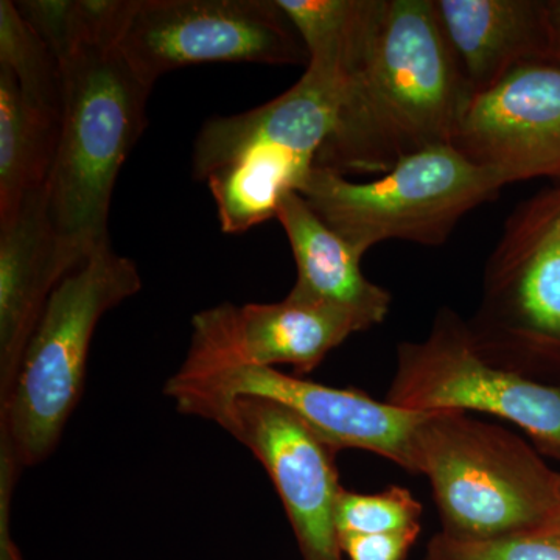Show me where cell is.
Instances as JSON below:
<instances>
[{"label": "cell", "instance_id": "17", "mask_svg": "<svg viewBox=\"0 0 560 560\" xmlns=\"http://www.w3.org/2000/svg\"><path fill=\"white\" fill-rule=\"evenodd\" d=\"M61 117L28 101L0 68V223L9 221L49 179Z\"/></svg>", "mask_w": 560, "mask_h": 560}, {"label": "cell", "instance_id": "12", "mask_svg": "<svg viewBox=\"0 0 560 560\" xmlns=\"http://www.w3.org/2000/svg\"><path fill=\"white\" fill-rule=\"evenodd\" d=\"M184 415L235 397H264L289 408L327 444L359 448L415 474V442L429 412L405 410L359 389L334 388L276 368H242L191 385H165Z\"/></svg>", "mask_w": 560, "mask_h": 560}, {"label": "cell", "instance_id": "23", "mask_svg": "<svg viewBox=\"0 0 560 560\" xmlns=\"http://www.w3.org/2000/svg\"><path fill=\"white\" fill-rule=\"evenodd\" d=\"M21 466L10 452H0V560H25L11 536V499Z\"/></svg>", "mask_w": 560, "mask_h": 560}, {"label": "cell", "instance_id": "3", "mask_svg": "<svg viewBox=\"0 0 560 560\" xmlns=\"http://www.w3.org/2000/svg\"><path fill=\"white\" fill-rule=\"evenodd\" d=\"M142 289L138 267L110 245L91 254L51 293L16 381L0 405V445L25 467L49 458L83 396L88 355L103 316Z\"/></svg>", "mask_w": 560, "mask_h": 560}, {"label": "cell", "instance_id": "15", "mask_svg": "<svg viewBox=\"0 0 560 560\" xmlns=\"http://www.w3.org/2000/svg\"><path fill=\"white\" fill-rule=\"evenodd\" d=\"M474 97L515 70L555 62L548 0H434Z\"/></svg>", "mask_w": 560, "mask_h": 560}, {"label": "cell", "instance_id": "19", "mask_svg": "<svg viewBox=\"0 0 560 560\" xmlns=\"http://www.w3.org/2000/svg\"><path fill=\"white\" fill-rule=\"evenodd\" d=\"M0 68L13 73L28 101L61 117L65 73L60 58L11 0L0 2Z\"/></svg>", "mask_w": 560, "mask_h": 560}, {"label": "cell", "instance_id": "6", "mask_svg": "<svg viewBox=\"0 0 560 560\" xmlns=\"http://www.w3.org/2000/svg\"><path fill=\"white\" fill-rule=\"evenodd\" d=\"M511 179L467 160L453 145L405 158L370 183L313 167L298 194L361 257L383 242L441 246L460 220L495 200Z\"/></svg>", "mask_w": 560, "mask_h": 560}, {"label": "cell", "instance_id": "24", "mask_svg": "<svg viewBox=\"0 0 560 560\" xmlns=\"http://www.w3.org/2000/svg\"><path fill=\"white\" fill-rule=\"evenodd\" d=\"M548 14H550L552 40H555L556 65L560 66V0H548Z\"/></svg>", "mask_w": 560, "mask_h": 560}, {"label": "cell", "instance_id": "26", "mask_svg": "<svg viewBox=\"0 0 560 560\" xmlns=\"http://www.w3.org/2000/svg\"><path fill=\"white\" fill-rule=\"evenodd\" d=\"M423 560H429V559H427V558H425V559H423Z\"/></svg>", "mask_w": 560, "mask_h": 560}, {"label": "cell", "instance_id": "27", "mask_svg": "<svg viewBox=\"0 0 560 560\" xmlns=\"http://www.w3.org/2000/svg\"><path fill=\"white\" fill-rule=\"evenodd\" d=\"M559 186H560V184H559Z\"/></svg>", "mask_w": 560, "mask_h": 560}, {"label": "cell", "instance_id": "4", "mask_svg": "<svg viewBox=\"0 0 560 560\" xmlns=\"http://www.w3.org/2000/svg\"><path fill=\"white\" fill-rule=\"evenodd\" d=\"M444 536L488 540L560 510V471L518 434L464 411H431L415 442Z\"/></svg>", "mask_w": 560, "mask_h": 560}, {"label": "cell", "instance_id": "13", "mask_svg": "<svg viewBox=\"0 0 560 560\" xmlns=\"http://www.w3.org/2000/svg\"><path fill=\"white\" fill-rule=\"evenodd\" d=\"M453 147L511 183L560 184V66L529 65L471 98Z\"/></svg>", "mask_w": 560, "mask_h": 560}, {"label": "cell", "instance_id": "20", "mask_svg": "<svg viewBox=\"0 0 560 560\" xmlns=\"http://www.w3.org/2000/svg\"><path fill=\"white\" fill-rule=\"evenodd\" d=\"M429 560H560V510L544 521L488 540H458L440 533Z\"/></svg>", "mask_w": 560, "mask_h": 560}, {"label": "cell", "instance_id": "18", "mask_svg": "<svg viewBox=\"0 0 560 560\" xmlns=\"http://www.w3.org/2000/svg\"><path fill=\"white\" fill-rule=\"evenodd\" d=\"M136 0H21V16L57 57L81 47L114 44L121 38Z\"/></svg>", "mask_w": 560, "mask_h": 560}, {"label": "cell", "instance_id": "8", "mask_svg": "<svg viewBox=\"0 0 560 560\" xmlns=\"http://www.w3.org/2000/svg\"><path fill=\"white\" fill-rule=\"evenodd\" d=\"M470 329L481 348L559 381L560 186L523 201L504 224L486 267Z\"/></svg>", "mask_w": 560, "mask_h": 560}, {"label": "cell", "instance_id": "21", "mask_svg": "<svg viewBox=\"0 0 560 560\" xmlns=\"http://www.w3.org/2000/svg\"><path fill=\"white\" fill-rule=\"evenodd\" d=\"M422 503L411 490L389 486L378 493L352 492L342 488L335 510L338 536L342 534H386L422 528Z\"/></svg>", "mask_w": 560, "mask_h": 560}, {"label": "cell", "instance_id": "9", "mask_svg": "<svg viewBox=\"0 0 560 560\" xmlns=\"http://www.w3.org/2000/svg\"><path fill=\"white\" fill-rule=\"evenodd\" d=\"M117 47L151 88L201 62L308 65L278 0H136Z\"/></svg>", "mask_w": 560, "mask_h": 560}, {"label": "cell", "instance_id": "10", "mask_svg": "<svg viewBox=\"0 0 560 560\" xmlns=\"http://www.w3.org/2000/svg\"><path fill=\"white\" fill-rule=\"evenodd\" d=\"M198 418L215 422L260 460L278 490L302 560H342L335 510L342 486L337 448L293 411L264 397L209 405Z\"/></svg>", "mask_w": 560, "mask_h": 560}, {"label": "cell", "instance_id": "11", "mask_svg": "<svg viewBox=\"0 0 560 560\" xmlns=\"http://www.w3.org/2000/svg\"><path fill=\"white\" fill-rule=\"evenodd\" d=\"M364 331L349 313L289 296L271 304H220L191 318L186 360L168 385H191L242 370L290 364L308 374L348 340Z\"/></svg>", "mask_w": 560, "mask_h": 560}, {"label": "cell", "instance_id": "22", "mask_svg": "<svg viewBox=\"0 0 560 560\" xmlns=\"http://www.w3.org/2000/svg\"><path fill=\"white\" fill-rule=\"evenodd\" d=\"M422 528L386 534H342L338 544L348 560H405Z\"/></svg>", "mask_w": 560, "mask_h": 560}, {"label": "cell", "instance_id": "7", "mask_svg": "<svg viewBox=\"0 0 560 560\" xmlns=\"http://www.w3.org/2000/svg\"><path fill=\"white\" fill-rule=\"evenodd\" d=\"M386 401L405 410L508 420L541 455L560 460V381L492 355L452 308L438 312L423 340L400 342Z\"/></svg>", "mask_w": 560, "mask_h": 560}, {"label": "cell", "instance_id": "14", "mask_svg": "<svg viewBox=\"0 0 560 560\" xmlns=\"http://www.w3.org/2000/svg\"><path fill=\"white\" fill-rule=\"evenodd\" d=\"M83 261L62 245L51 224L46 186L0 223V405L10 397L51 293Z\"/></svg>", "mask_w": 560, "mask_h": 560}, {"label": "cell", "instance_id": "1", "mask_svg": "<svg viewBox=\"0 0 560 560\" xmlns=\"http://www.w3.org/2000/svg\"><path fill=\"white\" fill-rule=\"evenodd\" d=\"M471 98L434 0H381L315 167L383 175L420 151L453 145Z\"/></svg>", "mask_w": 560, "mask_h": 560}, {"label": "cell", "instance_id": "5", "mask_svg": "<svg viewBox=\"0 0 560 560\" xmlns=\"http://www.w3.org/2000/svg\"><path fill=\"white\" fill-rule=\"evenodd\" d=\"M335 109L308 83L271 102L205 121L191 151V176L208 184L221 231L243 234L276 219L280 201L315 167Z\"/></svg>", "mask_w": 560, "mask_h": 560}, {"label": "cell", "instance_id": "16", "mask_svg": "<svg viewBox=\"0 0 560 560\" xmlns=\"http://www.w3.org/2000/svg\"><path fill=\"white\" fill-rule=\"evenodd\" d=\"M276 219L285 231L296 264L291 296L349 313L364 330L385 320L389 291L364 278L363 257L331 231L298 191L282 198Z\"/></svg>", "mask_w": 560, "mask_h": 560}, {"label": "cell", "instance_id": "25", "mask_svg": "<svg viewBox=\"0 0 560 560\" xmlns=\"http://www.w3.org/2000/svg\"><path fill=\"white\" fill-rule=\"evenodd\" d=\"M559 378H560V371H559Z\"/></svg>", "mask_w": 560, "mask_h": 560}, {"label": "cell", "instance_id": "2", "mask_svg": "<svg viewBox=\"0 0 560 560\" xmlns=\"http://www.w3.org/2000/svg\"><path fill=\"white\" fill-rule=\"evenodd\" d=\"M65 101L47 210L62 245L81 260L109 245L114 186L147 128L143 83L114 44L81 47L61 60Z\"/></svg>", "mask_w": 560, "mask_h": 560}]
</instances>
